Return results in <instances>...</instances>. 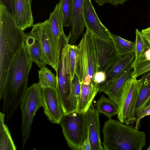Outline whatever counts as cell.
I'll return each instance as SVG.
<instances>
[{"instance_id":"obj_1","label":"cell","mask_w":150,"mask_h":150,"mask_svg":"<svg viewBox=\"0 0 150 150\" xmlns=\"http://www.w3.org/2000/svg\"><path fill=\"white\" fill-rule=\"evenodd\" d=\"M33 62L23 43L11 62L8 71L2 107L6 115V121L12 117L28 88V77Z\"/></svg>"},{"instance_id":"obj_2","label":"cell","mask_w":150,"mask_h":150,"mask_svg":"<svg viewBox=\"0 0 150 150\" xmlns=\"http://www.w3.org/2000/svg\"><path fill=\"white\" fill-rule=\"evenodd\" d=\"M25 34L0 5V98L3 97L8 68L23 43Z\"/></svg>"},{"instance_id":"obj_3","label":"cell","mask_w":150,"mask_h":150,"mask_svg":"<svg viewBox=\"0 0 150 150\" xmlns=\"http://www.w3.org/2000/svg\"><path fill=\"white\" fill-rule=\"evenodd\" d=\"M102 131L104 150H141L146 145L144 132L111 118L105 122Z\"/></svg>"},{"instance_id":"obj_4","label":"cell","mask_w":150,"mask_h":150,"mask_svg":"<svg viewBox=\"0 0 150 150\" xmlns=\"http://www.w3.org/2000/svg\"><path fill=\"white\" fill-rule=\"evenodd\" d=\"M96 72L97 60L93 37L86 29L77 46L75 74L81 83L99 86L94 81Z\"/></svg>"},{"instance_id":"obj_5","label":"cell","mask_w":150,"mask_h":150,"mask_svg":"<svg viewBox=\"0 0 150 150\" xmlns=\"http://www.w3.org/2000/svg\"><path fill=\"white\" fill-rule=\"evenodd\" d=\"M30 33L39 42L46 64L56 72L63 47H60L54 36L48 20L34 25Z\"/></svg>"},{"instance_id":"obj_6","label":"cell","mask_w":150,"mask_h":150,"mask_svg":"<svg viewBox=\"0 0 150 150\" xmlns=\"http://www.w3.org/2000/svg\"><path fill=\"white\" fill-rule=\"evenodd\" d=\"M41 90L39 83H33L28 88L20 103L22 114L23 148L30 136L34 116L42 106Z\"/></svg>"},{"instance_id":"obj_7","label":"cell","mask_w":150,"mask_h":150,"mask_svg":"<svg viewBox=\"0 0 150 150\" xmlns=\"http://www.w3.org/2000/svg\"><path fill=\"white\" fill-rule=\"evenodd\" d=\"M60 124L69 147L81 150L82 144L88 138L85 113L74 111L64 114Z\"/></svg>"},{"instance_id":"obj_8","label":"cell","mask_w":150,"mask_h":150,"mask_svg":"<svg viewBox=\"0 0 150 150\" xmlns=\"http://www.w3.org/2000/svg\"><path fill=\"white\" fill-rule=\"evenodd\" d=\"M62 49L56 71V90L64 114L75 111L71 95V81L67 57V45Z\"/></svg>"},{"instance_id":"obj_9","label":"cell","mask_w":150,"mask_h":150,"mask_svg":"<svg viewBox=\"0 0 150 150\" xmlns=\"http://www.w3.org/2000/svg\"><path fill=\"white\" fill-rule=\"evenodd\" d=\"M141 84L139 80L132 76L124 86L117 105V118L122 123L131 125L136 121L134 110Z\"/></svg>"},{"instance_id":"obj_10","label":"cell","mask_w":150,"mask_h":150,"mask_svg":"<svg viewBox=\"0 0 150 150\" xmlns=\"http://www.w3.org/2000/svg\"><path fill=\"white\" fill-rule=\"evenodd\" d=\"M95 47L97 71L105 73L118 58L112 39H105L93 36Z\"/></svg>"},{"instance_id":"obj_11","label":"cell","mask_w":150,"mask_h":150,"mask_svg":"<svg viewBox=\"0 0 150 150\" xmlns=\"http://www.w3.org/2000/svg\"><path fill=\"white\" fill-rule=\"evenodd\" d=\"M44 112L48 120L54 124H60L64 115L56 88H42Z\"/></svg>"},{"instance_id":"obj_12","label":"cell","mask_w":150,"mask_h":150,"mask_svg":"<svg viewBox=\"0 0 150 150\" xmlns=\"http://www.w3.org/2000/svg\"><path fill=\"white\" fill-rule=\"evenodd\" d=\"M83 17L85 27L93 36L105 39L111 38L112 33L100 20L91 0H84Z\"/></svg>"},{"instance_id":"obj_13","label":"cell","mask_w":150,"mask_h":150,"mask_svg":"<svg viewBox=\"0 0 150 150\" xmlns=\"http://www.w3.org/2000/svg\"><path fill=\"white\" fill-rule=\"evenodd\" d=\"M85 115L91 150H104L100 138L99 113L92 104Z\"/></svg>"},{"instance_id":"obj_14","label":"cell","mask_w":150,"mask_h":150,"mask_svg":"<svg viewBox=\"0 0 150 150\" xmlns=\"http://www.w3.org/2000/svg\"><path fill=\"white\" fill-rule=\"evenodd\" d=\"M133 69L132 63L120 76L107 84L100 86L99 92L105 93L108 96L109 99L115 103L117 105L126 83L132 77Z\"/></svg>"},{"instance_id":"obj_15","label":"cell","mask_w":150,"mask_h":150,"mask_svg":"<svg viewBox=\"0 0 150 150\" xmlns=\"http://www.w3.org/2000/svg\"><path fill=\"white\" fill-rule=\"evenodd\" d=\"M84 0H73V10L71 30L67 36L69 44L74 45L83 33L85 27L83 17Z\"/></svg>"},{"instance_id":"obj_16","label":"cell","mask_w":150,"mask_h":150,"mask_svg":"<svg viewBox=\"0 0 150 150\" xmlns=\"http://www.w3.org/2000/svg\"><path fill=\"white\" fill-rule=\"evenodd\" d=\"M32 0H15L14 18L23 30L33 27L34 20L31 10Z\"/></svg>"},{"instance_id":"obj_17","label":"cell","mask_w":150,"mask_h":150,"mask_svg":"<svg viewBox=\"0 0 150 150\" xmlns=\"http://www.w3.org/2000/svg\"><path fill=\"white\" fill-rule=\"evenodd\" d=\"M48 20L53 34L60 47H63L69 44L67 37L64 32L62 16L59 3L50 13Z\"/></svg>"},{"instance_id":"obj_18","label":"cell","mask_w":150,"mask_h":150,"mask_svg":"<svg viewBox=\"0 0 150 150\" xmlns=\"http://www.w3.org/2000/svg\"><path fill=\"white\" fill-rule=\"evenodd\" d=\"M135 58L134 52L118 58L106 73L105 80L100 87L120 76L131 64Z\"/></svg>"},{"instance_id":"obj_19","label":"cell","mask_w":150,"mask_h":150,"mask_svg":"<svg viewBox=\"0 0 150 150\" xmlns=\"http://www.w3.org/2000/svg\"><path fill=\"white\" fill-rule=\"evenodd\" d=\"M24 44L27 53L40 68L46 67L42 49L38 41L29 33L25 34Z\"/></svg>"},{"instance_id":"obj_20","label":"cell","mask_w":150,"mask_h":150,"mask_svg":"<svg viewBox=\"0 0 150 150\" xmlns=\"http://www.w3.org/2000/svg\"><path fill=\"white\" fill-rule=\"evenodd\" d=\"M100 86L95 84L81 83V89L76 111L85 113L92 105Z\"/></svg>"},{"instance_id":"obj_21","label":"cell","mask_w":150,"mask_h":150,"mask_svg":"<svg viewBox=\"0 0 150 150\" xmlns=\"http://www.w3.org/2000/svg\"><path fill=\"white\" fill-rule=\"evenodd\" d=\"M4 113H0V150H16V147L7 126L5 124Z\"/></svg>"},{"instance_id":"obj_22","label":"cell","mask_w":150,"mask_h":150,"mask_svg":"<svg viewBox=\"0 0 150 150\" xmlns=\"http://www.w3.org/2000/svg\"><path fill=\"white\" fill-rule=\"evenodd\" d=\"M150 103V81L141 84L134 112L135 117H138L144 109Z\"/></svg>"},{"instance_id":"obj_23","label":"cell","mask_w":150,"mask_h":150,"mask_svg":"<svg viewBox=\"0 0 150 150\" xmlns=\"http://www.w3.org/2000/svg\"><path fill=\"white\" fill-rule=\"evenodd\" d=\"M96 105L98 112L103 114L108 119L117 115L118 109L117 104L103 95H102L98 100Z\"/></svg>"},{"instance_id":"obj_24","label":"cell","mask_w":150,"mask_h":150,"mask_svg":"<svg viewBox=\"0 0 150 150\" xmlns=\"http://www.w3.org/2000/svg\"><path fill=\"white\" fill-rule=\"evenodd\" d=\"M111 39L114 43L118 58L134 52L135 42L127 40L112 34Z\"/></svg>"},{"instance_id":"obj_25","label":"cell","mask_w":150,"mask_h":150,"mask_svg":"<svg viewBox=\"0 0 150 150\" xmlns=\"http://www.w3.org/2000/svg\"><path fill=\"white\" fill-rule=\"evenodd\" d=\"M135 58L132 62L133 69L138 63L144 59V53L145 50L149 48L148 44L141 32L137 29L135 31Z\"/></svg>"},{"instance_id":"obj_26","label":"cell","mask_w":150,"mask_h":150,"mask_svg":"<svg viewBox=\"0 0 150 150\" xmlns=\"http://www.w3.org/2000/svg\"><path fill=\"white\" fill-rule=\"evenodd\" d=\"M38 71L39 83L42 88H56L57 77L51 70L46 67L40 69Z\"/></svg>"},{"instance_id":"obj_27","label":"cell","mask_w":150,"mask_h":150,"mask_svg":"<svg viewBox=\"0 0 150 150\" xmlns=\"http://www.w3.org/2000/svg\"><path fill=\"white\" fill-rule=\"evenodd\" d=\"M59 3L62 15L63 26L69 27L72 24L73 0H60Z\"/></svg>"},{"instance_id":"obj_28","label":"cell","mask_w":150,"mask_h":150,"mask_svg":"<svg viewBox=\"0 0 150 150\" xmlns=\"http://www.w3.org/2000/svg\"><path fill=\"white\" fill-rule=\"evenodd\" d=\"M77 46L68 44L67 45V57L68 64L71 78L73 79L75 74Z\"/></svg>"},{"instance_id":"obj_29","label":"cell","mask_w":150,"mask_h":150,"mask_svg":"<svg viewBox=\"0 0 150 150\" xmlns=\"http://www.w3.org/2000/svg\"><path fill=\"white\" fill-rule=\"evenodd\" d=\"M81 89V83L77 75L75 74L71 81V95L75 111L78 106Z\"/></svg>"},{"instance_id":"obj_30","label":"cell","mask_w":150,"mask_h":150,"mask_svg":"<svg viewBox=\"0 0 150 150\" xmlns=\"http://www.w3.org/2000/svg\"><path fill=\"white\" fill-rule=\"evenodd\" d=\"M150 71V60L143 59L133 69L132 76L137 78Z\"/></svg>"},{"instance_id":"obj_31","label":"cell","mask_w":150,"mask_h":150,"mask_svg":"<svg viewBox=\"0 0 150 150\" xmlns=\"http://www.w3.org/2000/svg\"><path fill=\"white\" fill-rule=\"evenodd\" d=\"M15 0H0V5L4 7L9 14L14 17Z\"/></svg>"},{"instance_id":"obj_32","label":"cell","mask_w":150,"mask_h":150,"mask_svg":"<svg viewBox=\"0 0 150 150\" xmlns=\"http://www.w3.org/2000/svg\"><path fill=\"white\" fill-rule=\"evenodd\" d=\"M150 115V103L144 109L137 118L135 128L138 129L140 122L145 117Z\"/></svg>"},{"instance_id":"obj_33","label":"cell","mask_w":150,"mask_h":150,"mask_svg":"<svg viewBox=\"0 0 150 150\" xmlns=\"http://www.w3.org/2000/svg\"><path fill=\"white\" fill-rule=\"evenodd\" d=\"M128 0H95V1L100 6H103L106 3L111 4L115 6L119 4L123 5Z\"/></svg>"},{"instance_id":"obj_34","label":"cell","mask_w":150,"mask_h":150,"mask_svg":"<svg viewBox=\"0 0 150 150\" xmlns=\"http://www.w3.org/2000/svg\"><path fill=\"white\" fill-rule=\"evenodd\" d=\"M106 78V73L103 71H97L94 75L95 82L100 86L105 81Z\"/></svg>"},{"instance_id":"obj_35","label":"cell","mask_w":150,"mask_h":150,"mask_svg":"<svg viewBox=\"0 0 150 150\" xmlns=\"http://www.w3.org/2000/svg\"><path fill=\"white\" fill-rule=\"evenodd\" d=\"M142 33L147 41L150 48V28L149 27L142 30Z\"/></svg>"},{"instance_id":"obj_36","label":"cell","mask_w":150,"mask_h":150,"mask_svg":"<svg viewBox=\"0 0 150 150\" xmlns=\"http://www.w3.org/2000/svg\"><path fill=\"white\" fill-rule=\"evenodd\" d=\"M142 75L141 78L139 80L141 84H143L150 81V71Z\"/></svg>"},{"instance_id":"obj_37","label":"cell","mask_w":150,"mask_h":150,"mask_svg":"<svg viewBox=\"0 0 150 150\" xmlns=\"http://www.w3.org/2000/svg\"><path fill=\"white\" fill-rule=\"evenodd\" d=\"M81 149V150H91L90 142L88 138L82 144Z\"/></svg>"},{"instance_id":"obj_38","label":"cell","mask_w":150,"mask_h":150,"mask_svg":"<svg viewBox=\"0 0 150 150\" xmlns=\"http://www.w3.org/2000/svg\"><path fill=\"white\" fill-rule=\"evenodd\" d=\"M144 59L150 60V48H149L145 50L144 53Z\"/></svg>"},{"instance_id":"obj_39","label":"cell","mask_w":150,"mask_h":150,"mask_svg":"<svg viewBox=\"0 0 150 150\" xmlns=\"http://www.w3.org/2000/svg\"><path fill=\"white\" fill-rule=\"evenodd\" d=\"M147 150H150V144L147 149Z\"/></svg>"},{"instance_id":"obj_40","label":"cell","mask_w":150,"mask_h":150,"mask_svg":"<svg viewBox=\"0 0 150 150\" xmlns=\"http://www.w3.org/2000/svg\"><path fill=\"white\" fill-rule=\"evenodd\" d=\"M150 28V27H149Z\"/></svg>"}]
</instances>
